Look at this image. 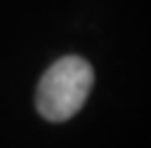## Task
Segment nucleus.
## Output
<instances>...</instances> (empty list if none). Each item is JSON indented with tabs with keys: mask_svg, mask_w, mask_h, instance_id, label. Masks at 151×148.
Returning a JSON list of instances; mask_svg holds the SVG:
<instances>
[{
	"mask_svg": "<svg viewBox=\"0 0 151 148\" xmlns=\"http://www.w3.org/2000/svg\"><path fill=\"white\" fill-rule=\"evenodd\" d=\"M94 85V70L83 56H61L40 78L35 89V108L50 122L73 117Z\"/></svg>",
	"mask_w": 151,
	"mask_h": 148,
	"instance_id": "f257e3e1",
	"label": "nucleus"
}]
</instances>
